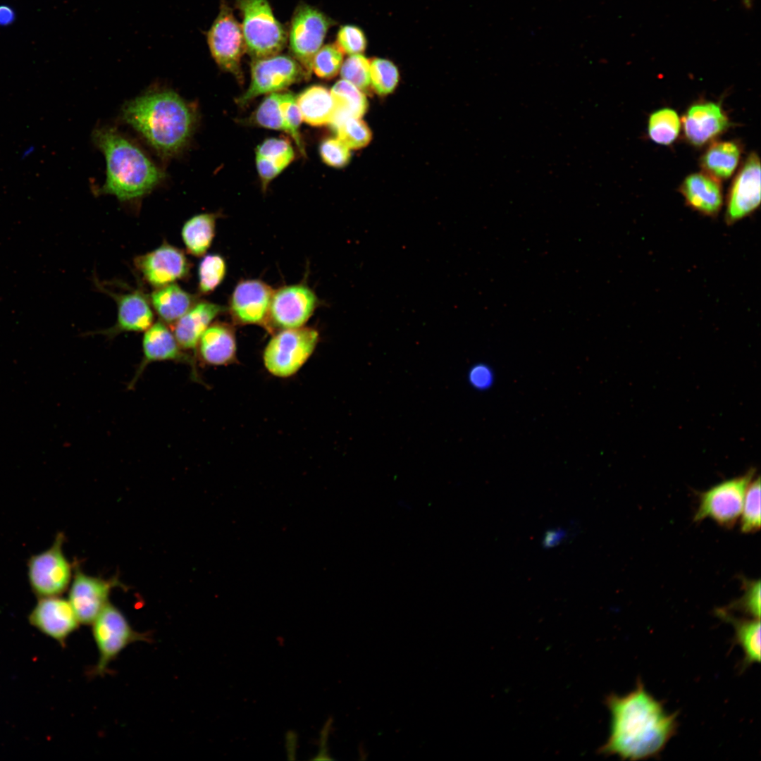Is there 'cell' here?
<instances>
[{"instance_id":"1","label":"cell","mask_w":761,"mask_h":761,"mask_svg":"<svg viewBox=\"0 0 761 761\" xmlns=\"http://www.w3.org/2000/svg\"><path fill=\"white\" fill-rule=\"evenodd\" d=\"M610 712V735L600 752L622 760L655 757L664 749L677 729L676 714H669L638 681L628 694L610 695L606 700Z\"/></svg>"},{"instance_id":"2","label":"cell","mask_w":761,"mask_h":761,"mask_svg":"<svg viewBox=\"0 0 761 761\" xmlns=\"http://www.w3.org/2000/svg\"><path fill=\"white\" fill-rule=\"evenodd\" d=\"M196 107L173 89L155 85L127 101L120 118L163 160L178 156L197 124Z\"/></svg>"},{"instance_id":"3","label":"cell","mask_w":761,"mask_h":761,"mask_svg":"<svg viewBox=\"0 0 761 761\" xmlns=\"http://www.w3.org/2000/svg\"><path fill=\"white\" fill-rule=\"evenodd\" d=\"M106 160L104 183L98 190L121 202H135L149 194L166 178V173L137 143L116 128L100 126L92 135Z\"/></svg>"},{"instance_id":"4","label":"cell","mask_w":761,"mask_h":761,"mask_svg":"<svg viewBox=\"0 0 761 761\" xmlns=\"http://www.w3.org/2000/svg\"><path fill=\"white\" fill-rule=\"evenodd\" d=\"M242 17L246 51L252 59L280 54L287 41L285 27L275 17L267 0H235Z\"/></svg>"},{"instance_id":"5","label":"cell","mask_w":761,"mask_h":761,"mask_svg":"<svg viewBox=\"0 0 761 761\" xmlns=\"http://www.w3.org/2000/svg\"><path fill=\"white\" fill-rule=\"evenodd\" d=\"M318 341L319 333L312 328L302 326L279 330L264 349V366L275 376L289 378L307 362Z\"/></svg>"},{"instance_id":"6","label":"cell","mask_w":761,"mask_h":761,"mask_svg":"<svg viewBox=\"0 0 761 761\" xmlns=\"http://www.w3.org/2000/svg\"><path fill=\"white\" fill-rule=\"evenodd\" d=\"M98 650V660L90 669V676L104 675L111 662L130 644L146 641L147 633L135 631L123 612L109 602L91 624Z\"/></svg>"},{"instance_id":"7","label":"cell","mask_w":761,"mask_h":761,"mask_svg":"<svg viewBox=\"0 0 761 761\" xmlns=\"http://www.w3.org/2000/svg\"><path fill=\"white\" fill-rule=\"evenodd\" d=\"M333 24L334 21L323 12L304 3L299 4L293 13L287 33L290 51L309 78L314 57Z\"/></svg>"},{"instance_id":"8","label":"cell","mask_w":761,"mask_h":761,"mask_svg":"<svg viewBox=\"0 0 761 761\" xmlns=\"http://www.w3.org/2000/svg\"><path fill=\"white\" fill-rule=\"evenodd\" d=\"M211 55L218 67L242 80L241 58L246 51L241 25L233 9L225 0H221L219 12L206 32Z\"/></svg>"},{"instance_id":"9","label":"cell","mask_w":761,"mask_h":761,"mask_svg":"<svg viewBox=\"0 0 761 761\" xmlns=\"http://www.w3.org/2000/svg\"><path fill=\"white\" fill-rule=\"evenodd\" d=\"M63 542L64 535L59 533L49 549L28 559L29 583L39 598L59 596L70 584L72 567L63 552Z\"/></svg>"},{"instance_id":"10","label":"cell","mask_w":761,"mask_h":761,"mask_svg":"<svg viewBox=\"0 0 761 761\" xmlns=\"http://www.w3.org/2000/svg\"><path fill=\"white\" fill-rule=\"evenodd\" d=\"M304 79L309 78L302 66L292 56L279 54L252 59L249 87L237 99V103L247 104L259 95L285 89Z\"/></svg>"},{"instance_id":"11","label":"cell","mask_w":761,"mask_h":761,"mask_svg":"<svg viewBox=\"0 0 761 761\" xmlns=\"http://www.w3.org/2000/svg\"><path fill=\"white\" fill-rule=\"evenodd\" d=\"M319 304L315 292L304 284L274 290L265 329L270 333L302 327Z\"/></svg>"},{"instance_id":"12","label":"cell","mask_w":761,"mask_h":761,"mask_svg":"<svg viewBox=\"0 0 761 761\" xmlns=\"http://www.w3.org/2000/svg\"><path fill=\"white\" fill-rule=\"evenodd\" d=\"M753 473L722 482L699 495L695 521L710 518L718 524L732 527L741 515L746 489Z\"/></svg>"},{"instance_id":"13","label":"cell","mask_w":761,"mask_h":761,"mask_svg":"<svg viewBox=\"0 0 761 761\" xmlns=\"http://www.w3.org/2000/svg\"><path fill=\"white\" fill-rule=\"evenodd\" d=\"M134 264L147 283L156 288L187 278L191 266L181 249L166 242L137 256Z\"/></svg>"},{"instance_id":"14","label":"cell","mask_w":761,"mask_h":761,"mask_svg":"<svg viewBox=\"0 0 761 761\" xmlns=\"http://www.w3.org/2000/svg\"><path fill=\"white\" fill-rule=\"evenodd\" d=\"M142 354L141 361L128 384V389L133 388L146 367L156 361H173L187 364L192 370V379L199 380L196 359L181 349L173 331L163 321L153 323L145 330L142 339Z\"/></svg>"},{"instance_id":"15","label":"cell","mask_w":761,"mask_h":761,"mask_svg":"<svg viewBox=\"0 0 761 761\" xmlns=\"http://www.w3.org/2000/svg\"><path fill=\"white\" fill-rule=\"evenodd\" d=\"M273 291L260 280L240 281L231 295L228 309L233 323L265 328Z\"/></svg>"},{"instance_id":"16","label":"cell","mask_w":761,"mask_h":761,"mask_svg":"<svg viewBox=\"0 0 761 761\" xmlns=\"http://www.w3.org/2000/svg\"><path fill=\"white\" fill-rule=\"evenodd\" d=\"M760 204V161L753 152L734 178L726 202L725 220L730 225L753 213Z\"/></svg>"},{"instance_id":"17","label":"cell","mask_w":761,"mask_h":761,"mask_svg":"<svg viewBox=\"0 0 761 761\" xmlns=\"http://www.w3.org/2000/svg\"><path fill=\"white\" fill-rule=\"evenodd\" d=\"M118 580H110L87 575L80 569L75 570L69 590L68 601L80 624H91L105 606L112 588Z\"/></svg>"},{"instance_id":"18","label":"cell","mask_w":761,"mask_h":761,"mask_svg":"<svg viewBox=\"0 0 761 761\" xmlns=\"http://www.w3.org/2000/svg\"><path fill=\"white\" fill-rule=\"evenodd\" d=\"M28 619L32 626L61 645L80 624L68 600L58 596L39 598Z\"/></svg>"},{"instance_id":"19","label":"cell","mask_w":761,"mask_h":761,"mask_svg":"<svg viewBox=\"0 0 761 761\" xmlns=\"http://www.w3.org/2000/svg\"><path fill=\"white\" fill-rule=\"evenodd\" d=\"M108 293L117 304V319L111 328L100 332L109 338H113L125 332H142L154 323V313L149 299L139 290L126 293L117 294L98 286Z\"/></svg>"},{"instance_id":"20","label":"cell","mask_w":761,"mask_h":761,"mask_svg":"<svg viewBox=\"0 0 761 761\" xmlns=\"http://www.w3.org/2000/svg\"><path fill=\"white\" fill-rule=\"evenodd\" d=\"M684 135L694 146H702L724 132L729 118L721 106L712 101L691 105L682 119Z\"/></svg>"},{"instance_id":"21","label":"cell","mask_w":761,"mask_h":761,"mask_svg":"<svg viewBox=\"0 0 761 761\" xmlns=\"http://www.w3.org/2000/svg\"><path fill=\"white\" fill-rule=\"evenodd\" d=\"M225 307L207 301H198L172 326L175 338L184 352L195 359L199 340Z\"/></svg>"},{"instance_id":"22","label":"cell","mask_w":761,"mask_h":761,"mask_svg":"<svg viewBox=\"0 0 761 761\" xmlns=\"http://www.w3.org/2000/svg\"><path fill=\"white\" fill-rule=\"evenodd\" d=\"M237 345L233 326L225 322L211 323L200 337L197 357L211 366H225L236 361Z\"/></svg>"},{"instance_id":"23","label":"cell","mask_w":761,"mask_h":761,"mask_svg":"<svg viewBox=\"0 0 761 761\" xmlns=\"http://www.w3.org/2000/svg\"><path fill=\"white\" fill-rule=\"evenodd\" d=\"M680 192L688 206L700 214L714 216L720 211L723 196L719 180L706 173L688 175Z\"/></svg>"},{"instance_id":"24","label":"cell","mask_w":761,"mask_h":761,"mask_svg":"<svg viewBox=\"0 0 761 761\" xmlns=\"http://www.w3.org/2000/svg\"><path fill=\"white\" fill-rule=\"evenodd\" d=\"M302 120L312 126L331 124L336 113L335 100L330 90L321 85L306 88L297 97Z\"/></svg>"},{"instance_id":"25","label":"cell","mask_w":761,"mask_h":761,"mask_svg":"<svg viewBox=\"0 0 761 761\" xmlns=\"http://www.w3.org/2000/svg\"><path fill=\"white\" fill-rule=\"evenodd\" d=\"M149 301L161 321L173 325L198 302L194 295L175 283L156 288Z\"/></svg>"},{"instance_id":"26","label":"cell","mask_w":761,"mask_h":761,"mask_svg":"<svg viewBox=\"0 0 761 761\" xmlns=\"http://www.w3.org/2000/svg\"><path fill=\"white\" fill-rule=\"evenodd\" d=\"M721 619L729 622L734 628V643L743 650V667L760 661V619L737 618L726 609L716 610Z\"/></svg>"},{"instance_id":"27","label":"cell","mask_w":761,"mask_h":761,"mask_svg":"<svg viewBox=\"0 0 761 761\" xmlns=\"http://www.w3.org/2000/svg\"><path fill=\"white\" fill-rule=\"evenodd\" d=\"M741 155V147L734 141L713 143L700 159L705 172L718 180H726L736 169Z\"/></svg>"},{"instance_id":"28","label":"cell","mask_w":761,"mask_h":761,"mask_svg":"<svg viewBox=\"0 0 761 761\" xmlns=\"http://www.w3.org/2000/svg\"><path fill=\"white\" fill-rule=\"evenodd\" d=\"M216 218L215 214H201L184 223L181 235L188 253L201 256L207 252L215 236Z\"/></svg>"},{"instance_id":"29","label":"cell","mask_w":761,"mask_h":761,"mask_svg":"<svg viewBox=\"0 0 761 761\" xmlns=\"http://www.w3.org/2000/svg\"><path fill=\"white\" fill-rule=\"evenodd\" d=\"M330 92L335 100L336 113L333 123L347 117L361 118L368 108L365 93L345 80L335 83Z\"/></svg>"},{"instance_id":"30","label":"cell","mask_w":761,"mask_h":761,"mask_svg":"<svg viewBox=\"0 0 761 761\" xmlns=\"http://www.w3.org/2000/svg\"><path fill=\"white\" fill-rule=\"evenodd\" d=\"M681 122L677 113L670 108H662L651 113L648 131L650 139L660 144L669 145L677 138Z\"/></svg>"},{"instance_id":"31","label":"cell","mask_w":761,"mask_h":761,"mask_svg":"<svg viewBox=\"0 0 761 761\" xmlns=\"http://www.w3.org/2000/svg\"><path fill=\"white\" fill-rule=\"evenodd\" d=\"M337 137L350 149L366 147L371 140L370 128L361 118L347 117L332 124Z\"/></svg>"},{"instance_id":"32","label":"cell","mask_w":761,"mask_h":761,"mask_svg":"<svg viewBox=\"0 0 761 761\" xmlns=\"http://www.w3.org/2000/svg\"><path fill=\"white\" fill-rule=\"evenodd\" d=\"M399 80L398 68L391 61L374 58L370 61L371 87L376 94L385 96L392 93Z\"/></svg>"},{"instance_id":"33","label":"cell","mask_w":761,"mask_h":761,"mask_svg":"<svg viewBox=\"0 0 761 761\" xmlns=\"http://www.w3.org/2000/svg\"><path fill=\"white\" fill-rule=\"evenodd\" d=\"M226 274V264L219 254H208L201 260L198 268V290L200 294L212 292L223 282Z\"/></svg>"},{"instance_id":"34","label":"cell","mask_w":761,"mask_h":761,"mask_svg":"<svg viewBox=\"0 0 761 761\" xmlns=\"http://www.w3.org/2000/svg\"><path fill=\"white\" fill-rule=\"evenodd\" d=\"M741 530L752 533L760 528V479L751 480L744 497L741 512Z\"/></svg>"},{"instance_id":"35","label":"cell","mask_w":761,"mask_h":761,"mask_svg":"<svg viewBox=\"0 0 761 761\" xmlns=\"http://www.w3.org/2000/svg\"><path fill=\"white\" fill-rule=\"evenodd\" d=\"M343 54L336 44L322 46L314 57L312 72L322 79L335 77L343 63Z\"/></svg>"},{"instance_id":"36","label":"cell","mask_w":761,"mask_h":761,"mask_svg":"<svg viewBox=\"0 0 761 761\" xmlns=\"http://www.w3.org/2000/svg\"><path fill=\"white\" fill-rule=\"evenodd\" d=\"M340 75L363 92H366L371 87L370 61L361 54L349 55L343 61L340 68Z\"/></svg>"},{"instance_id":"37","label":"cell","mask_w":761,"mask_h":761,"mask_svg":"<svg viewBox=\"0 0 761 761\" xmlns=\"http://www.w3.org/2000/svg\"><path fill=\"white\" fill-rule=\"evenodd\" d=\"M281 93L273 92L267 96L254 113V121L259 125L287 132L280 102Z\"/></svg>"},{"instance_id":"38","label":"cell","mask_w":761,"mask_h":761,"mask_svg":"<svg viewBox=\"0 0 761 761\" xmlns=\"http://www.w3.org/2000/svg\"><path fill=\"white\" fill-rule=\"evenodd\" d=\"M294 156L290 143L281 138L267 139L256 150V156L265 159L282 171L292 161Z\"/></svg>"},{"instance_id":"39","label":"cell","mask_w":761,"mask_h":761,"mask_svg":"<svg viewBox=\"0 0 761 761\" xmlns=\"http://www.w3.org/2000/svg\"><path fill=\"white\" fill-rule=\"evenodd\" d=\"M280 106L287 133L292 137L301 153L304 154V147L299 133L302 118L296 97L291 93H281Z\"/></svg>"},{"instance_id":"40","label":"cell","mask_w":761,"mask_h":761,"mask_svg":"<svg viewBox=\"0 0 761 761\" xmlns=\"http://www.w3.org/2000/svg\"><path fill=\"white\" fill-rule=\"evenodd\" d=\"M744 593L730 604L729 609L742 612L750 618L760 619V581L743 579Z\"/></svg>"},{"instance_id":"41","label":"cell","mask_w":761,"mask_h":761,"mask_svg":"<svg viewBox=\"0 0 761 761\" xmlns=\"http://www.w3.org/2000/svg\"><path fill=\"white\" fill-rule=\"evenodd\" d=\"M336 44L343 53L349 55L363 53L367 47L364 32L357 25H345L337 33Z\"/></svg>"},{"instance_id":"42","label":"cell","mask_w":761,"mask_h":761,"mask_svg":"<svg viewBox=\"0 0 761 761\" xmlns=\"http://www.w3.org/2000/svg\"><path fill=\"white\" fill-rule=\"evenodd\" d=\"M319 152L322 161L334 168H342L349 161L350 149L338 137L325 140L321 144Z\"/></svg>"},{"instance_id":"43","label":"cell","mask_w":761,"mask_h":761,"mask_svg":"<svg viewBox=\"0 0 761 761\" xmlns=\"http://www.w3.org/2000/svg\"><path fill=\"white\" fill-rule=\"evenodd\" d=\"M469 380L474 388L478 390H486L492 386L494 381V374L488 366L478 364L471 369L469 373Z\"/></svg>"},{"instance_id":"44","label":"cell","mask_w":761,"mask_h":761,"mask_svg":"<svg viewBox=\"0 0 761 761\" xmlns=\"http://www.w3.org/2000/svg\"><path fill=\"white\" fill-rule=\"evenodd\" d=\"M567 535V531L562 528L548 529L542 538V546L545 549L557 547L566 539Z\"/></svg>"},{"instance_id":"45","label":"cell","mask_w":761,"mask_h":761,"mask_svg":"<svg viewBox=\"0 0 761 761\" xmlns=\"http://www.w3.org/2000/svg\"><path fill=\"white\" fill-rule=\"evenodd\" d=\"M14 14L8 6H0V24L7 25L13 21Z\"/></svg>"},{"instance_id":"46","label":"cell","mask_w":761,"mask_h":761,"mask_svg":"<svg viewBox=\"0 0 761 761\" xmlns=\"http://www.w3.org/2000/svg\"><path fill=\"white\" fill-rule=\"evenodd\" d=\"M745 6L750 7L751 6V0H743Z\"/></svg>"}]
</instances>
